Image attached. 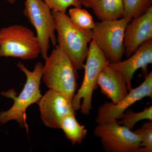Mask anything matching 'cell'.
Instances as JSON below:
<instances>
[{
	"label": "cell",
	"mask_w": 152,
	"mask_h": 152,
	"mask_svg": "<svg viewBox=\"0 0 152 152\" xmlns=\"http://www.w3.org/2000/svg\"><path fill=\"white\" fill-rule=\"evenodd\" d=\"M17 66L26 75V81L22 91L18 96L13 88L1 93L3 96L12 99L14 103L8 110L0 112V124H5L14 120L18 123L20 127L28 130L26 111L31 105L37 103L42 96L40 85L44 65L40 62L37 63L33 71L29 70L20 62H18Z\"/></svg>",
	"instance_id": "cell-1"
},
{
	"label": "cell",
	"mask_w": 152,
	"mask_h": 152,
	"mask_svg": "<svg viewBox=\"0 0 152 152\" xmlns=\"http://www.w3.org/2000/svg\"><path fill=\"white\" fill-rule=\"evenodd\" d=\"M45 61L42 77L44 83L72 102L78 88L79 77L75 66L58 45Z\"/></svg>",
	"instance_id": "cell-2"
},
{
	"label": "cell",
	"mask_w": 152,
	"mask_h": 152,
	"mask_svg": "<svg viewBox=\"0 0 152 152\" xmlns=\"http://www.w3.org/2000/svg\"><path fill=\"white\" fill-rule=\"evenodd\" d=\"M56 24L57 42L78 70L84 69L89 48L93 39L92 30L76 26L66 13L52 11Z\"/></svg>",
	"instance_id": "cell-3"
},
{
	"label": "cell",
	"mask_w": 152,
	"mask_h": 152,
	"mask_svg": "<svg viewBox=\"0 0 152 152\" xmlns=\"http://www.w3.org/2000/svg\"><path fill=\"white\" fill-rule=\"evenodd\" d=\"M39 54V42L28 28L16 24L0 30V57L32 60Z\"/></svg>",
	"instance_id": "cell-4"
},
{
	"label": "cell",
	"mask_w": 152,
	"mask_h": 152,
	"mask_svg": "<svg viewBox=\"0 0 152 152\" xmlns=\"http://www.w3.org/2000/svg\"><path fill=\"white\" fill-rule=\"evenodd\" d=\"M85 64L84 77L80 88L76 93L72 104L75 111L81 110L83 115L90 114L92 109L93 93L98 86L96 82L101 71L110 63L92 39Z\"/></svg>",
	"instance_id": "cell-5"
},
{
	"label": "cell",
	"mask_w": 152,
	"mask_h": 152,
	"mask_svg": "<svg viewBox=\"0 0 152 152\" xmlns=\"http://www.w3.org/2000/svg\"><path fill=\"white\" fill-rule=\"evenodd\" d=\"M131 20L122 18L96 23L92 30L93 39L110 63L120 61L125 54V30Z\"/></svg>",
	"instance_id": "cell-6"
},
{
	"label": "cell",
	"mask_w": 152,
	"mask_h": 152,
	"mask_svg": "<svg viewBox=\"0 0 152 152\" xmlns=\"http://www.w3.org/2000/svg\"><path fill=\"white\" fill-rule=\"evenodd\" d=\"M23 14L35 29L39 42L41 54L44 60L48 56L50 42L57 45L56 24L52 10L42 0H25Z\"/></svg>",
	"instance_id": "cell-7"
},
{
	"label": "cell",
	"mask_w": 152,
	"mask_h": 152,
	"mask_svg": "<svg viewBox=\"0 0 152 152\" xmlns=\"http://www.w3.org/2000/svg\"><path fill=\"white\" fill-rule=\"evenodd\" d=\"M94 134L100 139L104 149L107 152H137L140 148V136L119 124L117 120L98 124Z\"/></svg>",
	"instance_id": "cell-8"
},
{
	"label": "cell",
	"mask_w": 152,
	"mask_h": 152,
	"mask_svg": "<svg viewBox=\"0 0 152 152\" xmlns=\"http://www.w3.org/2000/svg\"><path fill=\"white\" fill-rule=\"evenodd\" d=\"M147 97L152 98V72L145 76V80L139 86L132 88L128 95L117 104L107 102L98 110L95 122L98 124H106L121 119L126 110L136 102Z\"/></svg>",
	"instance_id": "cell-9"
},
{
	"label": "cell",
	"mask_w": 152,
	"mask_h": 152,
	"mask_svg": "<svg viewBox=\"0 0 152 152\" xmlns=\"http://www.w3.org/2000/svg\"><path fill=\"white\" fill-rule=\"evenodd\" d=\"M42 122L48 127L60 129L64 117L76 113L70 102L64 95L52 89L46 92L38 101Z\"/></svg>",
	"instance_id": "cell-10"
},
{
	"label": "cell",
	"mask_w": 152,
	"mask_h": 152,
	"mask_svg": "<svg viewBox=\"0 0 152 152\" xmlns=\"http://www.w3.org/2000/svg\"><path fill=\"white\" fill-rule=\"evenodd\" d=\"M152 39V6L140 16L132 19L125 30V54L129 58L142 44Z\"/></svg>",
	"instance_id": "cell-11"
},
{
	"label": "cell",
	"mask_w": 152,
	"mask_h": 152,
	"mask_svg": "<svg viewBox=\"0 0 152 152\" xmlns=\"http://www.w3.org/2000/svg\"><path fill=\"white\" fill-rule=\"evenodd\" d=\"M152 64V39L142 44L126 60L116 63H110L111 66L124 76L129 91L132 88V81L136 71L141 69L143 74L145 76L148 74V66Z\"/></svg>",
	"instance_id": "cell-12"
},
{
	"label": "cell",
	"mask_w": 152,
	"mask_h": 152,
	"mask_svg": "<svg viewBox=\"0 0 152 152\" xmlns=\"http://www.w3.org/2000/svg\"><path fill=\"white\" fill-rule=\"evenodd\" d=\"M96 83L102 93L111 100L114 104L118 103L129 93L125 78L110 63L101 71Z\"/></svg>",
	"instance_id": "cell-13"
},
{
	"label": "cell",
	"mask_w": 152,
	"mask_h": 152,
	"mask_svg": "<svg viewBox=\"0 0 152 152\" xmlns=\"http://www.w3.org/2000/svg\"><path fill=\"white\" fill-rule=\"evenodd\" d=\"M99 20H113L124 18L123 0H99L91 7Z\"/></svg>",
	"instance_id": "cell-14"
},
{
	"label": "cell",
	"mask_w": 152,
	"mask_h": 152,
	"mask_svg": "<svg viewBox=\"0 0 152 152\" xmlns=\"http://www.w3.org/2000/svg\"><path fill=\"white\" fill-rule=\"evenodd\" d=\"M60 129L62 130L66 137L73 145L81 144L88 134L85 126L80 124L77 121L75 113L69 114L63 118Z\"/></svg>",
	"instance_id": "cell-15"
},
{
	"label": "cell",
	"mask_w": 152,
	"mask_h": 152,
	"mask_svg": "<svg viewBox=\"0 0 152 152\" xmlns=\"http://www.w3.org/2000/svg\"><path fill=\"white\" fill-rule=\"evenodd\" d=\"M124 18L129 19L140 16L152 7V0H123Z\"/></svg>",
	"instance_id": "cell-16"
},
{
	"label": "cell",
	"mask_w": 152,
	"mask_h": 152,
	"mask_svg": "<svg viewBox=\"0 0 152 152\" xmlns=\"http://www.w3.org/2000/svg\"><path fill=\"white\" fill-rule=\"evenodd\" d=\"M69 16L74 24L82 29L93 30L96 25L91 14L81 8L74 7L69 9Z\"/></svg>",
	"instance_id": "cell-17"
},
{
	"label": "cell",
	"mask_w": 152,
	"mask_h": 152,
	"mask_svg": "<svg viewBox=\"0 0 152 152\" xmlns=\"http://www.w3.org/2000/svg\"><path fill=\"white\" fill-rule=\"evenodd\" d=\"M118 122L132 130L137 123L142 120L152 121V106L145 107L142 111L134 113L129 111L124 113Z\"/></svg>",
	"instance_id": "cell-18"
},
{
	"label": "cell",
	"mask_w": 152,
	"mask_h": 152,
	"mask_svg": "<svg viewBox=\"0 0 152 152\" xmlns=\"http://www.w3.org/2000/svg\"><path fill=\"white\" fill-rule=\"evenodd\" d=\"M141 139L140 148L137 152H152V121L144 122L141 126L134 131Z\"/></svg>",
	"instance_id": "cell-19"
},
{
	"label": "cell",
	"mask_w": 152,
	"mask_h": 152,
	"mask_svg": "<svg viewBox=\"0 0 152 152\" xmlns=\"http://www.w3.org/2000/svg\"><path fill=\"white\" fill-rule=\"evenodd\" d=\"M52 11L66 13L69 7L82 8L79 0H42Z\"/></svg>",
	"instance_id": "cell-20"
},
{
	"label": "cell",
	"mask_w": 152,
	"mask_h": 152,
	"mask_svg": "<svg viewBox=\"0 0 152 152\" xmlns=\"http://www.w3.org/2000/svg\"><path fill=\"white\" fill-rule=\"evenodd\" d=\"M99 0H79L82 6L86 7L91 8L94 4Z\"/></svg>",
	"instance_id": "cell-21"
},
{
	"label": "cell",
	"mask_w": 152,
	"mask_h": 152,
	"mask_svg": "<svg viewBox=\"0 0 152 152\" xmlns=\"http://www.w3.org/2000/svg\"><path fill=\"white\" fill-rule=\"evenodd\" d=\"M6 1L10 4H15L16 2V0H6Z\"/></svg>",
	"instance_id": "cell-22"
}]
</instances>
